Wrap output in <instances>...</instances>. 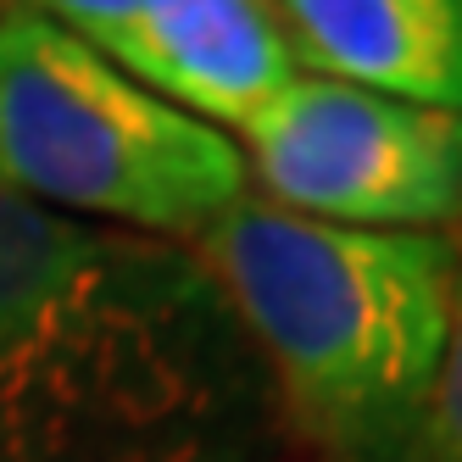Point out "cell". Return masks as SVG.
Instances as JSON below:
<instances>
[{
	"instance_id": "cell-1",
	"label": "cell",
	"mask_w": 462,
	"mask_h": 462,
	"mask_svg": "<svg viewBox=\"0 0 462 462\" xmlns=\"http://www.w3.org/2000/svg\"><path fill=\"white\" fill-rule=\"evenodd\" d=\"M290 446L195 245L0 195V462H284Z\"/></svg>"
},
{
	"instance_id": "cell-2",
	"label": "cell",
	"mask_w": 462,
	"mask_h": 462,
	"mask_svg": "<svg viewBox=\"0 0 462 462\" xmlns=\"http://www.w3.org/2000/svg\"><path fill=\"white\" fill-rule=\"evenodd\" d=\"M323 462H407L451 335V235L295 217L240 195L189 240Z\"/></svg>"
},
{
	"instance_id": "cell-3",
	"label": "cell",
	"mask_w": 462,
	"mask_h": 462,
	"mask_svg": "<svg viewBox=\"0 0 462 462\" xmlns=\"http://www.w3.org/2000/svg\"><path fill=\"white\" fill-rule=\"evenodd\" d=\"M0 195L189 245L251 195L240 145L51 17H0Z\"/></svg>"
},
{
	"instance_id": "cell-4",
	"label": "cell",
	"mask_w": 462,
	"mask_h": 462,
	"mask_svg": "<svg viewBox=\"0 0 462 462\" xmlns=\"http://www.w3.org/2000/svg\"><path fill=\"white\" fill-rule=\"evenodd\" d=\"M262 201L295 217L440 235L462 217V117L295 73L235 140Z\"/></svg>"
},
{
	"instance_id": "cell-5",
	"label": "cell",
	"mask_w": 462,
	"mask_h": 462,
	"mask_svg": "<svg viewBox=\"0 0 462 462\" xmlns=\"http://www.w3.org/2000/svg\"><path fill=\"white\" fill-rule=\"evenodd\" d=\"M123 73L240 140L301 68L268 0H145Z\"/></svg>"
},
{
	"instance_id": "cell-6",
	"label": "cell",
	"mask_w": 462,
	"mask_h": 462,
	"mask_svg": "<svg viewBox=\"0 0 462 462\" xmlns=\"http://www.w3.org/2000/svg\"><path fill=\"white\" fill-rule=\"evenodd\" d=\"M301 73L462 117V0H268Z\"/></svg>"
},
{
	"instance_id": "cell-7",
	"label": "cell",
	"mask_w": 462,
	"mask_h": 462,
	"mask_svg": "<svg viewBox=\"0 0 462 462\" xmlns=\"http://www.w3.org/2000/svg\"><path fill=\"white\" fill-rule=\"evenodd\" d=\"M407 462H462V245H457V284H451V335L440 356V379L429 395L423 429Z\"/></svg>"
},
{
	"instance_id": "cell-8",
	"label": "cell",
	"mask_w": 462,
	"mask_h": 462,
	"mask_svg": "<svg viewBox=\"0 0 462 462\" xmlns=\"http://www.w3.org/2000/svg\"><path fill=\"white\" fill-rule=\"evenodd\" d=\"M17 6L51 17L56 28H68L73 40H84L89 51L112 56L117 68L128 61V45H134V28L145 0H17Z\"/></svg>"
},
{
	"instance_id": "cell-9",
	"label": "cell",
	"mask_w": 462,
	"mask_h": 462,
	"mask_svg": "<svg viewBox=\"0 0 462 462\" xmlns=\"http://www.w3.org/2000/svg\"><path fill=\"white\" fill-rule=\"evenodd\" d=\"M12 6H17V0H0V17H6V12H12Z\"/></svg>"
}]
</instances>
